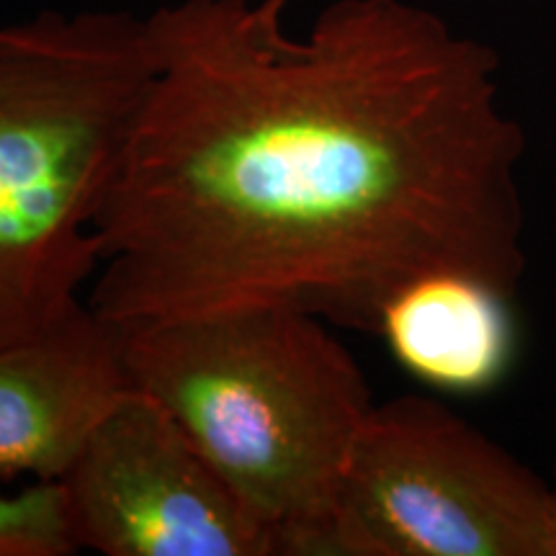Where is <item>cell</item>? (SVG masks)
Listing matches in <instances>:
<instances>
[{"label": "cell", "mask_w": 556, "mask_h": 556, "mask_svg": "<svg viewBox=\"0 0 556 556\" xmlns=\"http://www.w3.org/2000/svg\"><path fill=\"white\" fill-rule=\"evenodd\" d=\"M148 21L155 75L96 222L103 317L289 304L377 336L422 276L516 294L526 137L492 47L407 0H332L304 37L250 0Z\"/></svg>", "instance_id": "6da1fadb"}, {"label": "cell", "mask_w": 556, "mask_h": 556, "mask_svg": "<svg viewBox=\"0 0 556 556\" xmlns=\"http://www.w3.org/2000/svg\"><path fill=\"white\" fill-rule=\"evenodd\" d=\"M122 336L131 384L266 520L274 556H332L340 479L377 402L325 319L248 304Z\"/></svg>", "instance_id": "7a4b0ae2"}, {"label": "cell", "mask_w": 556, "mask_h": 556, "mask_svg": "<svg viewBox=\"0 0 556 556\" xmlns=\"http://www.w3.org/2000/svg\"><path fill=\"white\" fill-rule=\"evenodd\" d=\"M152 75L148 16L0 24V345L65 317L99 274L96 222Z\"/></svg>", "instance_id": "3957f363"}, {"label": "cell", "mask_w": 556, "mask_h": 556, "mask_svg": "<svg viewBox=\"0 0 556 556\" xmlns=\"http://www.w3.org/2000/svg\"><path fill=\"white\" fill-rule=\"evenodd\" d=\"M548 482L430 397L374 405L340 479L332 556H546Z\"/></svg>", "instance_id": "277c9868"}, {"label": "cell", "mask_w": 556, "mask_h": 556, "mask_svg": "<svg viewBox=\"0 0 556 556\" xmlns=\"http://www.w3.org/2000/svg\"><path fill=\"white\" fill-rule=\"evenodd\" d=\"M78 552L274 556V533L176 417L131 392L90 430L60 479Z\"/></svg>", "instance_id": "5b68a950"}, {"label": "cell", "mask_w": 556, "mask_h": 556, "mask_svg": "<svg viewBox=\"0 0 556 556\" xmlns=\"http://www.w3.org/2000/svg\"><path fill=\"white\" fill-rule=\"evenodd\" d=\"M131 392L122 328L88 299L37 336L0 345V482H58Z\"/></svg>", "instance_id": "8992f818"}, {"label": "cell", "mask_w": 556, "mask_h": 556, "mask_svg": "<svg viewBox=\"0 0 556 556\" xmlns=\"http://www.w3.org/2000/svg\"><path fill=\"white\" fill-rule=\"evenodd\" d=\"M510 299L477 276L430 274L389 299L377 336L409 377L430 389L486 392L513 361Z\"/></svg>", "instance_id": "52a82bcc"}, {"label": "cell", "mask_w": 556, "mask_h": 556, "mask_svg": "<svg viewBox=\"0 0 556 556\" xmlns=\"http://www.w3.org/2000/svg\"><path fill=\"white\" fill-rule=\"evenodd\" d=\"M60 482L0 492V556H73Z\"/></svg>", "instance_id": "ba28073f"}, {"label": "cell", "mask_w": 556, "mask_h": 556, "mask_svg": "<svg viewBox=\"0 0 556 556\" xmlns=\"http://www.w3.org/2000/svg\"><path fill=\"white\" fill-rule=\"evenodd\" d=\"M546 556H556V469H554V482L548 484V507H546Z\"/></svg>", "instance_id": "9c48e42d"}, {"label": "cell", "mask_w": 556, "mask_h": 556, "mask_svg": "<svg viewBox=\"0 0 556 556\" xmlns=\"http://www.w3.org/2000/svg\"><path fill=\"white\" fill-rule=\"evenodd\" d=\"M261 11L268 13V16L274 18H283V11H287L289 0H261Z\"/></svg>", "instance_id": "30bf717a"}]
</instances>
